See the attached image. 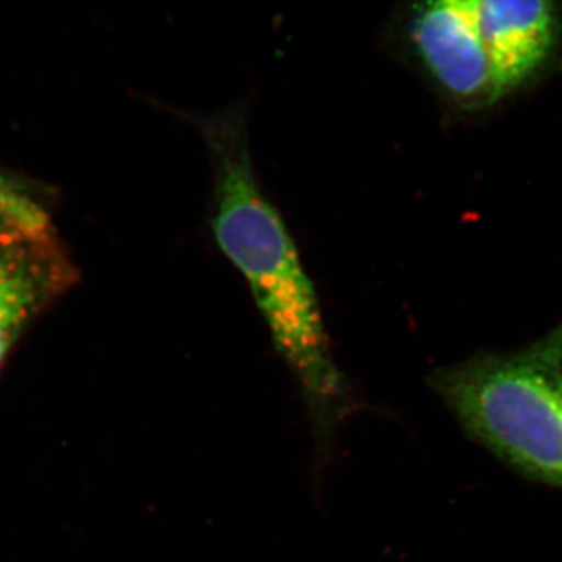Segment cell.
I'll use <instances>...</instances> for the list:
<instances>
[{"label":"cell","mask_w":562,"mask_h":562,"mask_svg":"<svg viewBox=\"0 0 562 562\" xmlns=\"http://www.w3.org/2000/svg\"><path fill=\"white\" fill-rule=\"evenodd\" d=\"M198 127L213 168L214 238L249 283L273 346L301 386L317 447L328 450L355 401L333 358L313 281L258 184L243 111L210 114Z\"/></svg>","instance_id":"obj_1"},{"label":"cell","mask_w":562,"mask_h":562,"mask_svg":"<svg viewBox=\"0 0 562 562\" xmlns=\"http://www.w3.org/2000/svg\"><path fill=\"white\" fill-rule=\"evenodd\" d=\"M476 442L517 471L562 487V362L557 338L513 353H482L430 376Z\"/></svg>","instance_id":"obj_2"},{"label":"cell","mask_w":562,"mask_h":562,"mask_svg":"<svg viewBox=\"0 0 562 562\" xmlns=\"http://www.w3.org/2000/svg\"><path fill=\"white\" fill-rule=\"evenodd\" d=\"M406 36L425 76L452 105L480 111L506 98L473 0H414Z\"/></svg>","instance_id":"obj_3"},{"label":"cell","mask_w":562,"mask_h":562,"mask_svg":"<svg viewBox=\"0 0 562 562\" xmlns=\"http://www.w3.org/2000/svg\"><path fill=\"white\" fill-rule=\"evenodd\" d=\"M505 95L527 87L562 54V0H473Z\"/></svg>","instance_id":"obj_4"},{"label":"cell","mask_w":562,"mask_h":562,"mask_svg":"<svg viewBox=\"0 0 562 562\" xmlns=\"http://www.w3.org/2000/svg\"><path fill=\"white\" fill-rule=\"evenodd\" d=\"M61 276L47 236L0 233V368L25 324L60 286Z\"/></svg>","instance_id":"obj_5"},{"label":"cell","mask_w":562,"mask_h":562,"mask_svg":"<svg viewBox=\"0 0 562 562\" xmlns=\"http://www.w3.org/2000/svg\"><path fill=\"white\" fill-rule=\"evenodd\" d=\"M0 233L46 236V211L21 184L0 172Z\"/></svg>","instance_id":"obj_6"},{"label":"cell","mask_w":562,"mask_h":562,"mask_svg":"<svg viewBox=\"0 0 562 562\" xmlns=\"http://www.w3.org/2000/svg\"><path fill=\"white\" fill-rule=\"evenodd\" d=\"M554 338H557L558 351H560V358L562 362V328L560 331L554 333Z\"/></svg>","instance_id":"obj_7"}]
</instances>
